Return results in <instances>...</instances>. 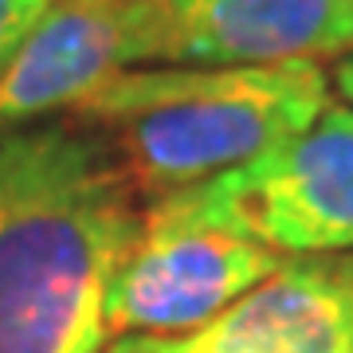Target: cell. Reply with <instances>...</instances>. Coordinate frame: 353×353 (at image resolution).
<instances>
[{
    "instance_id": "obj_1",
    "label": "cell",
    "mask_w": 353,
    "mask_h": 353,
    "mask_svg": "<svg viewBox=\"0 0 353 353\" xmlns=\"http://www.w3.org/2000/svg\"><path fill=\"white\" fill-rule=\"evenodd\" d=\"M138 189L71 126H0V353H99Z\"/></svg>"
},
{
    "instance_id": "obj_8",
    "label": "cell",
    "mask_w": 353,
    "mask_h": 353,
    "mask_svg": "<svg viewBox=\"0 0 353 353\" xmlns=\"http://www.w3.org/2000/svg\"><path fill=\"white\" fill-rule=\"evenodd\" d=\"M48 8L51 0H0V71L8 67V59L20 51V43L43 20Z\"/></svg>"
},
{
    "instance_id": "obj_10",
    "label": "cell",
    "mask_w": 353,
    "mask_h": 353,
    "mask_svg": "<svg viewBox=\"0 0 353 353\" xmlns=\"http://www.w3.org/2000/svg\"><path fill=\"white\" fill-rule=\"evenodd\" d=\"M59 4H110V0H59Z\"/></svg>"
},
{
    "instance_id": "obj_7",
    "label": "cell",
    "mask_w": 353,
    "mask_h": 353,
    "mask_svg": "<svg viewBox=\"0 0 353 353\" xmlns=\"http://www.w3.org/2000/svg\"><path fill=\"white\" fill-rule=\"evenodd\" d=\"M165 63L267 67L353 51V0H157Z\"/></svg>"
},
{
    "instance_id": "obj_3",
    "label": "cell",
    "mask_w": 353,
    "mask_h": 353,
    "mask_svg": "<svg viewBox=\"0 0 353 353\" xmlns=\"http://www.w3.org/2000/svg\"><path fill=\"white\" fill-rule=\"evenodd\" d=\"M141 216L236 232L287 259L353 252V114L330 99L303 134L248 165L153 196Z\"/></svg>"
},
{
    "instance_id": "obj_5",
    "label": "cell",
    "mask_w": 353,
    "mask_h": 353,
    "mask_svg": "<svg viewBox=\"0 0 353 353\" xmlns=\"http://www.w3.org/2000/svg\"><path fill=\"white\" fill-rule=\"evenodd\" d=\"M145 59H165L157 0L51 4L0 71V126H24L106 87Z\"/></svg>"
},
{
    "instance_id": "obj_4",
    "label": "cell",
    "mask_w": 353,
    "mask_h": 353,
    "mask_svg": "<svg viewBox=\"0 0 353 353\" xmlns=\"http://www.w3.org/2000/svg\"><path fill=\"white\" fill-rule=\"evenodd\" d=\"M283 263L287 255L236 232L176 228L141 216L138 243L106 287V338L196 330Z\"/></svg>"
},
{
    "instance_id": "obj_9",
    "label": "cell",
    "mask_w": 353,
    "mask_h": 353,
    "mask_svg": "<svg viewBox=\"0 0 353 353\" xmlns=\"http://www.w3.org/2000/svg\"><path fill=\"white\" fill-rule=\"evenodd\" d=\"M334 90H338V102L353 114V51H345L334 67Z\"/></svg>"
},
{
    "instance_id": "obj_2",
    "label": "cell",
    "mask_w": 353,
    "mask_h": 353,
    "mask_svg": "<svg viewBox=\"0 0 353 353\" xmlns=\"http://www.w3.org/2000/svg\"><path fill=\"white\" fill-rule=\"evenodd\" d=\"M330 106V79L310 59L267 67L122 71L75 106L83 126L134 189L165 196L208 181L303 134Z\"/></svg>"
},
{
    "instance_id": "obj_6",
    "label": "cell",
    "mask_w": 353,
    "mask_h": 353,
    "mask_svg": "<svg viewBox=\"0 0 353 353\" xmlns=\"http://www.w3.org/2000/svg\"><path fill=\"white\" fill-rule=\"evenodd\" d=\"M106 353H353V255H299L185 334H130Z\"/></svg>"
}]
</instances>
